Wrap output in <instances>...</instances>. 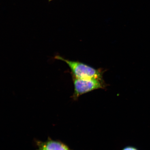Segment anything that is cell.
Returning <instances> with one entry per match:
<instances>
[{"mask_svg": "<svg viewBox=\"0 0 150 150\" xmlns=\"http://www.w3.org/2000/svg\"><path fill=\"white\" fill-rule=\"evenodd\" d=\"M54 58L67 64L70 67L73 77L82 79H103L102 70L95 69L81 62L66 59L59 55H56Z\"/></svg>", "mask_w": 150, "mask_h": 150, "instance_id": "cell-1", "label": "cell"}, {"mask_svg": "<svg viewBox=\"0 0 150 150\" xmlns=\"http://www.w3.org/2000/svg\"><path fill=\"white\" fill-rule=\"evenodd\" d=\"M74 86V93L72 98L74 100H77L79 97L84 94L95 90L104 89L105 84L103 79H82L72 77Z\"/></svg>", "mask_w": 150, "mask_h": 150, "instance_id": "cell-2", "label": "cell"}, {"mask_svg": "<svg viewBox=\"0 0 150 150\" xmlns=\"http://www.w3.org/2000/svg\"><path fill=\"white\" fill-rule=\"evenodd\" d=\"M37 150H70L67 146L61 142L49 140L45 142H38Z\"/></svg>", "mask_w": 150, "mask_h": 150, "instance_id": "cell-3", "label": "cell"}, {"mask_svg": "<svg viewBox=\"0 0 150 150\" xmlns=\"http://www.w3.org/2000/svg\"><path fill=\"white\" fill-rule=\"evenodd\" d=\"M121 150H139L137 148L133 146H128L125 147Z\"/></svg>", "mask_w": 150, "mask_h": 150, "instance_id": "cell-4", "label": "cell"}, {"mask_svg": "<svg viewBox=\"0 0 150 150\" xmlns=\"http://www.w3.org/2000/svg\"><path fill=\"white\" fill-rule=\"evenodd\" d=\"M49 1H51L52 0H49Z\"/></svg>", "mask_w": 150, "mask_h": 150, "instance_id": "cell-5", "label": "cell"}]
</instances>
